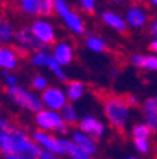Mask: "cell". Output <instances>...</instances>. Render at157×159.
Listing matches in <instances>:
<instances>
[{
  "instance_id": "obj_27",
  "label": "cell",
  "mask_w": 157,
  "mask_h": 159,
  "mask_svg": "<svg viewBox=\"0 0 157 159\" xmlns=\"http://www.w3.org/2000/svg\"><path fill=\"white\" fill-rule=\"evenodd\" d=\"M11 129H13V126L10 125V124H7L6 121H2V119H0V149L3 148L4 139H6L7 134H9Z\"/></svg>"
},
{
  "instance_id": "obj_20",
  "label": "cell",
  "mask_w": 157,
  "mask_h": 159,
  "mask_svg": "<svg viewBox=\"0 0 157 159\" xmlns=\"http://www.w3.org/2000/svg\"><path fill=\"white\" fill-rule=\"evenodd\" d=\"M14 37V30H13V26L6 21V20L0 19V41L3 43H7L10 40Z\"/></svg>"
},
{
  "instance_id": "obj_31",
  "label": "cell",
  "mask_w": 157,
  "mask_h": 159,
  "mask_svg": "<svg viewBox=\"0 0 157 159\" xmlns=\"http://www.w3.org/2000/svg\"><path fill=\"white\" fill-rule=\"evenodd\" d=\"M31 84H33V87L36 89H44L47 87V80L41 75H37L33 78V83Z\"/></svg>"
},
{
  "instance_id": "obj_7",
  "label": "cell",
  "mask_w": 157,
  "mask_h": 159,
  "mask_svg": "<svg viewBox=\"0 0 157 159\" xmlns=\"http://www.w3.org/2000/svg\"><path fill=\"white\" fill-rule=\"evenodd\" d=\"M31 33L34 34L37 40L40 43L50 46L55 41V37H54V29L50 23L44 21V20H37L36 23L31 26Z\"/></svg>"
},
{
  "instance_id": "obj_23",
  "label": "cell",
  "mask_w": 157,
  "mask_h": 159,
  "mask_svg": "<svg viewBox=\"0 0 157 159\" xmlns=\"http://www.w3.org/2000/svg\"><path fill=\"white\" fill-rule=\"evenodd\" d=\"M151 134V129L149 128V125L146 124H140V125H136L133 128V136L134 138H140V139H147L149 135Z\"/></svg>"
},
{
  "instance_id": "obj_33",
  "label": "cell",
  "mask_w": 157,
  "mask_h": 159,
  "mask_svg": "<svg viewBox=\"0 0 157 159\" xmlns=\"http://www.w3.org/2000/svg\"><path fill=\"white\" fill-rule=\"evenodd\" d=\"M4 78H6V83L11 87H17V78L14 75H9V74H4Z\"/></svg>"
},
{
  "instance_id": "obj_9",
  "label": "cell",
  "mask_w": 157,
  "mask_h": 159,
  "mask_svg": "<svg viewBox=\"0 0 157 159\" xmlns=\"http://www.w3.org/2000/svg\"><path fill=\"white\" fill-rule=\"evenodd\" d=\"M43 102L51 109H62L67 105V98L59 88H47L43 93Z\"/></svg>"
},
{
  "instance_id": "obj_29",
  "label": "cell",
  "mask_w": 157,
  "mask_h": 159,
  "mask_svg": "<svg viewBox=\"0 0 157 159\" xmlns=\"http://www.w3.org/2000/svg\"><path fill=\"white\" fill-rule=\"evenodd\" d=\"M146 121L151 131H157V112H146Z\"/></svg>"
},
{
  "instance_id": "obj_34",
  "label": "cell",
  "mask_w": 157,
  "mask_h": 159,
  "mask_svg": "<svg viewBox=\"0 0 157 159\" xmlns=\"http://www.w3.org/2000/svg\"><path fill=\"white\" fill-rule=\"evenodd\" d=\"M40 159H57V158L52 152L47 151V149H43V151H41V155H40Z\"/></svg>"
},
{
  "instance_id": "obj_24",
  "label": "cell",
  "mask_w": 157,
  "mask_h": 159,
  "mask_svg": "<svg viewBox=\"0 0 157 159\" xmlns=\"http://www.w3.org/2000/svg\"><path fill=\"white\" fill-rule=\"evenodd\" d=\"M47 66L50 67V70H51L52 73L55 74L57 77H58L59 80H65L67 77H65V73L62 71V68H61V66H59L58 63L55 61V58L52 56H50V58H48V63H47Z\"/></svg>"
},
{
  "instance_id": "obj_12",
  "label": "cell",
  "mask_w": 157,
  "mask_h": 159,
  "mask_svg": "<svg viewBox=\"0 0 157 159\" xmlns=\"http://www.w3.org/2000/svg\"><path fill=\"white\" fill-rule=\"evenodd\" d=\"M74 143H75L79 149H82L84 152L88 153V155H94V153L96 152V142L94 141V138L85 135L84 132L74 134Z\"/></svg>"
},
{
  "instance_id": "obj_32",
  "label": "cell",
  "mask_w": 157,
  "mask_h": 159,
  "mask_svg": "<svg viewBox=\"0 0 157 159\" xmlns=\"http://www.w3.org/2000/svg\"><path fill=\"white\" fill-rule=\"evenodd\" d=\"M82 4V9L85 10L86 13H94L95 10V0H79Z\"/></svg>"
},
{
  "instance_id": "obj_38",
  "label": "cell",
  "mask_w": 157,
  "mask_h": 159,
  "mask_svg": "<svg viewBox=\"0 0 157 159\" xmlns=\"http://www.w3.org/2000/svg\"><path fill=\"white\" fill-rule=\"evenodd\" d=\"M113 2H123V0H113Z\"/></svg>"
},
{
  "instance_id": "obj_1",
  "label": "cell",
  "mask_w": 157,
  "mask_h": 159,
  "mask_svg": "<svg viewBox=\"0 0 157 159\" xmlns=\"http://www.w3.org/2000/svg\"><path fill=\"white\" fill-rule=\"evenodd\" d=\"M41 151L43 149L38 148L26 134L16 128L7 134L2 148L6 159H40Z\"/></svg>"
},
{
  "instance_id": "obj_35",
  "label": "cell",
  "mask_w": 157,
  "mask_h": 159,
  "mask_svg": "<svg viewBox=\"0 0 157 159\" xmlns=\"http://www.w3.org/2000/svg\"><path fill=\"white\" fill-rule=\"evenodd\" d=\"M150 33L154 34V36H157V20H154L153 24L150 26Z\"/></svg>"
},
{
  "instance_id": "obj_39",
  "label": "cell",
  "mask_w": 157,
  "mask_h": 159,
  "mask_svg": "<svg viewBox=\"0 0 157 159\" xmlns=\"http://www.w3.org/2000/svg\"><path fill=\"white\" fill-rule=\"evenodd\" d=\"M2 2H3V0H0V4H2Z\"/></svg>"
},
{
  "instance_id": "obj_2",
  "label": "cell",
  "mask_w": 157,
  "mask_h": 159,
  "mask_svg": "<svg viewBox=\"0 0 157 159\" xmlns=\"http://www.w3.org/2000/svg\"><path fill=\"white\" fill-rule=\"evenodd\" d=\"M102 101H103L105 115L109 124L118 132H124V125L129 116V104L126 98L113 94H106L102 97Z\"/></svg>"
},
{
  "instance_id": "obj_26",
  "label": "cell",
  "mask_w": 157,
  "mask_h": 159,
  "mask_svg": "<svg viewBox=\"0 0 157 159\" xmlns=\"http://www.w3.org/2000/svg\"><path fill=\"white\" fill-rule=\"evenodd\" d=\"M48 58L50 56L46 53V51H38V53H36L33 56V58H31V63L34 64V66H44L47 63H48Z\"/></svg>"
},
{
  "instance_id": "obj_19",
  "label": "cell",
  "mask_w": 157,
  "mask_h": 159,
  "mask_svg": "<svg viewBox=\"0 0 157 159\" xmlns=\"http://www.w3.org/2000/svg\"><path fill=\"white\" fill-rule=\"evenodd\" d=\"M84 94V85L79 81H69L67 85V95L71 101L81 98V95Z\"/></svg>"
},
{
  "instance_id": "obj_25",
  "label": "cell",
  "mask_w": 157,
  "mask_h": 159,
  "mask_svg": "<svg viewBox=\"0 0 157 159\" xmlns=\"http://www.w3.org/2000/svg\"><path fill=\"white\" fill-rule=\"evenodd\" d=\"M57 0H40V9H41V14L44 16H50L52 14V10L55 7Z\"/></svg>"
},
{
  "instance_id": "obj_6",
  "label": "cell",
  "mask_w": 157,
  "mask_h": 159,
  "mask_svg": "<svg viewBox=\"0 0 157 159\" xmlns=\"http://www.w3.org/2000/svg\"><path fill=\"white\" fill-rule=\"evenodd\" d=\"M33 136H34V139H36V142H38L40 145L44 146L47 151H50V152L59 153V155L67 153L65 152V148H64V145H62L61 139L54 138L52 135L43 132V131H36V132L33 134Z\"/></svg>"
},
{
  "instance_id": "obj_3",
  "label": "cell",
  "mask_w": 157,
  "mask_h": 159,
  "mask_svg": "<svg viewBox=\"0 0 157 159\" xmlns=\"http://www.w3.org/2000/svg\"><path fill=\"white\" fill-rule=\"evenodd\" d=\"M7 94L17 105L27 108L33 112H40L43 111V101H40L36 95L30 94L28 91H26L24 88H20V87H11V88L7 89Z\"/></svg>"
},
{
  "instance_id": "obj_8",
  "label": "cell",
  "mask_w": 157,
  "mask_h": 159,
  "mask_svg": "<svg viewBox=\"0 0 157 159\" xmlns=\"http://www.w3.org/2000/svg\"><path fill=\"white\" fill-rule=\"evenodd\" d=\"M16 39H17V44H19L21 48L24 50H33V51H43L44 48V44L40 43L38 40L34 37V34L31 33V29H21L17 31L16 34Z\"/></svg>"
},
{
  "instance_id": "obj_30",
  "label": "cell",
  "mask_w": 157,
  "mask_h": 159,
  "mask_svg": "<svg viewBox=\"0 0 157 159\" xmlns=\"http://www.w3.org/2000/svg\"><path fill=\"white\" fill-rule=\"evenodd\" d=\"M134 145L139 149V152L142 153H147L149 152V142L147 139H140V138H134Z\"/></svg>"
},
{
  "instance_id": "obj_16",
  "label": "cell",
  "mask_w": 157,
  "mask_h": 159,
  "mask_svg": "<svg viewBox=\"0 0 157 159\" xmlns=\"http://www.w3.org/2000/svg\"><path fill=\"white\" fill-rule=\"evenodd\" d=\"M132 63L136 67H140V68H146V70H157V57L154 56H133L132 57Z\"/></svg>"
},
{
  "instance_id": "obj_22",
  "label": "cell",
  "mask_w": 157,
  "mask_h": 159,
  "mask_svg": "<svg viewBox=\"0 0 157 159\" xmlns=\"http://www.w3.org/2000/svg\"><path fill=\"white\" fill-rule=\"evenodd\" d=\"M86 46H88L91 50H94V51H98V53L106 50L105 41L101 40L99 37H95V36H89L88 39H86Z\"/></svg>"
},
{
  "instance_id": "obj_14",
  "label": "cell",
  "mask_w": 157,
  "mask_h": 159,
  "mask_svg": "<svg viewBox=\"0 0 157 159\" xmlns=\"http://www.w3.org/2000/svg\"><path fill=\"white\" fill-rule=\"evenodd\" d=\"M102 19H103V21L108 24V26L113 27L115 30H118V31H120V33H126V31H128V29H126V23H124L123 19L119 17L118 14L111 13V11H105V13L102 14Z\"/></svg>"
},
{
  "instance_id": "obj_28",
  "label": "cell",
  "mask_w": 157,
  "mask_h": 159,
  "mask_svg": "<svg viewBox=\"0 0 157 159\" xmlns=\"http://www.w3.org/2000/svg\"><path fill=\"white\" fill-rule=\"evenodd\" d=\"M144 114L146 112H157V98H150L143 104Z\"/></svg>"
},
{
  "instance_id": "obj_4",
  "label": "cell",
  "mask_w": 157,
  "mask_h": 159,
  "mask_svg": "<svg viewBox=\"0 0 157 159\" xmlns=\"http://www.w3.org/2000/svg\"><path fill=\"white\" fill-rule=\"evenodd\" d=\"M55 10H57V13L64 19L65 24L74 31V33H76V34H84L85 33L84 21L81 20V17H79L78 14H75L74 11L69 10V7L67 6V3H65V0H57Z\"/></svg>"
},
{
  "instance_id": "obj_40",
  "label": "cell",
  "mask_w": 157,
  "mask_h": 159,
  "mask_svg": "<svg viewBox=\"0 0 157 159\" xmlns=\"http://www.w3.org/2000/svg\"><path fill=\"white\" fill-rule=\"evenodd\" d=\"M129 159H136V158H129Z\"/></svg>"
},
{
  "instance_id": "obj_21",
  "label": "cell",
  "mask_w": 157,
  "mask_h": 159,
  "mask_svg": "<svg viewBox=\"0 0 157 159\" xmlns=\"http://www.w3.org/2000/svg\"><path fill=\"white\" fill-rule=\"evenodd\" d=\"M62 119L69 125H76V112L72 104H67L62 108Z\"/></svg>"
},
{
  "instance_id": "obj_18",
  "label": "cell",
  "mask_w": 157,
  "mask_h": 159,
  "mask_svg": "<svg viewBox=\"0 0 157 159\" xmlns=\"http://www.w3.org/2000/svg\"><path fill=\"white\" fill-rule=\"evenodd\" d=\"M20 9L27 14H41L40 0H19Z\"/></svg>"
},
{
  "instance_id": "obj_17",
  "label": "cell",
  "mask_w": 157,
  "mask_h": 159,
  "mask_svg": "<svg viewBox=\"0 0 157 159\" xmlns=\"http://www.w3.org/2000/svg\"><path fill=\"white\" fill-rule=\"evenodd\" d=\"M62 145L65 148V152L71 156V159H91L86 152H84L82 149H79L71 141H62Z\"/></svg>"
},
{
  "instance_id": "obj_11",
  "label": "cell",
  "mask_w": 157,
  "mask_h": 159,
  "mask_svg": "<svg viewBox=\"0 0 157 159\" xmlns=\"http://www.w3.org/2000/svg\"><path fill=\"white\" fill-rule=\"evenodd\" d=\"M54 58L55 61L59 64V66H67L72 61V57H74V53H72V48L67 41H61L55 46L54 48Z\"/></svg>"
},
{
  "instance_id": "obj_36",
  "label": "cell",
  "mask_w": 157,
  "mask_h": 159,
  "mask_svg": "<svg viewBox=\"0 0 157 159\" xmlns=\"http://www.w3.org/2000/svg\"><path fill=\"white\" fill-rule=\"evenodd\" d=\"M150 50L151 51H154V53H157V40H154L153 43L150 44Z\"/></svg>"
},
{
  "instance_id": "obj_10",
  "label": "cell",
  "mask_w": 157,
  "mask_h": 159,
  "mask_svg": "<svg viewBox=\"0 0 157 159\" xmlns=\"http://www.w3.org/2000/svg\"><path fill=\"white\" fill-rule=\"evenodd\" d=\"M79 128L82 129V132L88 134V136L95 139H99L103 134V125L94 116H84L79 122Z\"/></svg>"
},
{
  "instance_id": "obj_15",
  "label": "cell",
  "mask_w": 157,
  "mask_h": 159,
  "mask_svg": "<svg viewBox=\"0 0 157 159\" xmlns=\"http://www.w3.org/2000/svg\"><path fill=\"white\" fill-rule=\"evenodd\" d=\"M126 17H128V21L132 24L133 27H142L144 26V23L147 21V19H146V16H144V13L142 11L139 7H130V9L128 10V14H126Z\"/></svg>"
},
{
  "instance_id": "obj_13",
  "label": "cell",
  "mask_w": 157,
  "mask_h": 159,
  "mask_svg": "<svg viewBox=\"0 0 157 159\" xmlns=\"http://www.w3.org/2000/svg\"><path fill=\"white\" fill-rule=\"evenodd\" d=\"M17 51L14 48H3L0 47V66L7 70H13L17 66Z\"/></svg>"
},
{
  "instance_id": "obj_5",
  "label": "cell",
  "mask_w": 157,
  "mask_h": 159,
  "mask_svg": "<svg viewBox=\"0 0 157 159\" xmlns=\"http://www.w3.org/2000/svg\"><path fill=\"white\" fill-rule=\"evenodd\" d=\"M36 121L38 126L43 129H55L59 134H65L68 131L67 124H64V119L54 111H40L36 116Z\"/></svg>"
},
{
  "instance_id": "obj_37",
  "label": "cell",
  "mask_w": 157,
  "mask_h": 159,
  "mask_svg": "<svg viewBox=\"0 0 157 159\" xmlns=\"http://www.w3.org/2000/svg\"><path fill=\"white\" fill-rule=\"evenodd\" d=\"M151 2H153V3H154V4H156V6H157V0H151Z\"/></svg>"
}]
</instances>
